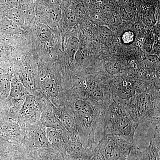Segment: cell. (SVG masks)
<instances>
[{
    "label": "cell",
    "instance_id": "30",
    "mask_svg": "<svg viewBox=\"0 0 160 160\" xmlns=\"http://www.w3.org/2000/svg\"><path fill=\"white\" fill-rule=\"evenodd\" d=\"M73 11L76 15L78 17H80L82 14V8L81 6L78 4H75L73 6Z\"/></svg>",
    "mask_w": 160,
    "mask_h": 160
},
{
    "label": "cell",
    "instance_id": "10",
    "mask_svg": "<svg viewBox=\"0 0 160 160\" xmlns=\"http://www.w3.org/2000/svg\"><path fill=\"white\" fill-rule=\"evenodd\" d=\"M26 96V88L16 77L12 78L11 89L9 96L16 105H22Z\"/></svg>",
    "mask_w": 160,
    "mask_h": 160
},
{
    "label": "cell",
    "instance_id": "27",
    "mask_svg": "<svg viewBox=\"0 0 160 160\" xmlns=\"http://www.w3.org/2000/svg\"><path fill=\"white\" fill-rule=\"evenodd\" d=\"M122 20L120 14L117 12H112L109 16V23L113 26H119L122 24Z\"/></svg>",
    "mask_w": 160,
    "mask_h": 160
},
{
    "label": "cell",
    "instance_id": "15",
    "mask_svg": "<svg viewBox=\"0 0 160 160\" xmlns=\"http://www.w3.org/2000/svg\"><path fill=\"white\" fill-rule=\"evenodd\" d=\"M12 77L9 72L0 69V99L9 96L11 89Z\"/></svg>",
    "mask_w": 160,
    "mask_h": 160
},
{
    "label": "cell",
    "instance_id": "23",
    "mask_svg": "<svg viewBox=\"0 0 160 160\" xmlns=\"http://www.w3.org/2000/svg\"><path fill=\"white\" fill-rule=\"evenodd\" d=\"M104 67L106 73L110 76H116L119 74L122 69L121 63L117 60L109 61L105 64Z\"/></svg>",
    "mask_w": 160,
    "mask_h": 160
},
{
    "label": "cell",
    "instance_id": "6",
    "mask_svg": "<svg viewBox=\"0 0 160 160\" xmlns=\"http://www.w3.org/2000/svg\"><path fill=\"white\" fill-rule=\"evenodd\" d=\"M145 90L137 87L131 81L122 80L114 83L111 93L113 101L125 107L127 102L135 95Z\"/></svg>",
    "mask_w": 160,
    "mask_h": 160
},
{
    "label": "cell",
    "instance_id": "28",
    "mask_svg": "<svg viewBox=\"0 0 160 160\" xmlns=\"http://www.w3.org/2000/svg\"><path fill=\"white\" fill-rule=\"evenodd\" d=\"M134 37L135 34L133 32L127 31L122 35V40L124 44H129L133 42Z\"/></svg>",
    "mask_w": 160,
    "mask_h": 160
},
{
    "label": "cell",
    "instance_id": "18",
    "mask_svg": "<svg viewBox=\"0 0 160 160\" xmlns=\"http://www.w3.org/2000/svg\"><path fill=\"white\" fill-rule=\"evenodd\" d=\"M12 49L9 45L0 44V68L3 69L8 66L12 55Z\"/></svg>",
    "mask_w": 160,
    "mask_h": 160
},
{
    "label": "cell",
    "instance_id": "29",
    "mask_svg": "<svg viewBox=\"0 0 160 160\" xmlns=\"http://www.w3.org/2000/svg\"><path fill=\"white\" fill-rule=\"evenodd\" d=\"M133 32L138 34H142L145 32L144 26L141 22H137L133 25L132 27Z\"/></svg>",
    "mask_w": 160,
    "mask_h": 160
},
{
    "label": "cell",
    "instance_id": "7",
    "mask_svg": "<svg viewBox=\"0 0 160 160\" xmlns=\"http://www.w3.org/2000/svg\"><path fill=\"white\" fill-rule=\"evenodd\" d=\"M19 31V26L7 18L0 19V44H11Z\"/></svg>",
    "mask_w": 160,
    "mask_h": 160
},
{
    "label": "cell",
    "instance_id": "9",
    "mask_svg": "<svg viewBox=\"0 0 160 160\" xmlns=\"http://www.w3.org/2000/svg\"><path fill=\"white\" fill-rule=\"evenodd\" d=\"M155 132L148 146L142 149L143 160H160V130Z\"/></svg>",
    "mask_w": 160,
    "mask_h": 160
},
{
    "label": "cell",
    "instance_id": "24",
    "mask_svg": "<svg viewBox=\"0 0 160 160\" xmlns=\"http://www.w3.org/2000/svg\"><path fill=\"white\" fill-rule=\"evenodd\" d=\"M2 132L8 137L15 139L19 137L21 131L20 127L16 124H9L3 127Z\"/></svg>",
    "mask_w": 160,
    "mask_h": 160
},
{
    "label": "cell",
    "instance_id": "1",
    "mask_svg": "<svg viewBox=\"0 0 160 160\" xmlns=\"http://www.w3.org/2000/svg\"><path fill=\"white\" fill-rule=\"evenodd\" d=\"M60 101L61 107L74 118L81 142L85 148L92 149L96 129L103 120V113L79 92L64 95Z\"/></svg>",
    "mask_w": 160,
    "mask_h": 160
},
{
    "label": "cell",
    "instance_id": "3",
    "mask_svg": "<svg viewBox=\"0 0 160 160\" xmlns=\"http://www.w3.org/2000/svg\"><path fill=\"white\" fill-rule=\"evenodd\" d=\"M104 132L111 133L128 142L134 143L138 124L133 121L125 107L113 101L103 114Z\"/></svg>",
    "mask_w": 160,
    "mask_h": 160
},
{
    "label": "cell",
    "instance_id": "4",
    "mask_svg": "<svg viewBox=\"0 0 160 160\" xmlns=\"http://www.w3.org/2000/svg\"><path fill=\"white\" fill-rule=\"evenodd\" d=\"M136 144L104 132L102 138L92 147L93 156L90 160H125Z\"/></svg>",
    "mask_w": 160,
    "mask_h": 160
},
{
    "label": "cell",
    "instance_id": "16",
    "mask_svg": "<svg viewBox=\"0 0 160 160\" xmlns=\"http://www.w3.org/2000/svg\"><path fill=\"white\" fill-rule=\"evenodd\" d=\"M19 80L26 89L32 91L36 89V84L33 73L27 67H25L24 69H22L20 71Z\"/></svg>",
    "mask_w": 160,
    "mask_h": 160
},
{
    "label": "cell",
    "instance_id": "20",
    "mask_svg": "<svg viewBox=\"0 0 160 160\" xmlns=\"http://www.w3.org/2000/svg\"><path fill=\"white\" fill-rule=\"evenodd\" d=\"M97 35L99 41L104 45L110 44L113 40L112 32L106 26H101L98 27L97 32Z\"/></svg>",
    "mask_w": 160,
    "mask_h": 160
},
{
    "label": "cell",
    "instance_id": "2",
    "mask_svg": "<svg viewBox=\"0 0 160 160\" xmlns=\"http://www.w3.org/2000/svg\"><path fill=\"white\" fill-rule=\"evenodd\" d=\"M160 105L159 91L150 88L135 95L125 108L136 123H150L155 130L160 129Z\"/></svg>",
    "mask_w": 160,
    "mask_h": 160
},
{
    "label": "cell",
    "instance_id": "5",
    "mask_svg": "<svg viewBox=\"0 0 160 160\" xmlns=\"http://www.w3.org/2000/svg\"><path fill=\"white\" fill-rule=\"evenodd\" d=\"M85 82L82 91L79 92L104 114L106 109L113 102L111 91L96 80H89Z\"/></svg>",
    "mask_w": 160,
    "mask_h": 160
},
{
    "label": "cell",
    "instance_id": "32",
    "mask_svg": "<svg viewBox=\"0 0 160 160\" xmlns=\"http://www.w3.org/2000/svg\"><path fill=\"white\" fill-rule=\"evenodd\" d=\"M4 146H3L2 144V143L0 142V154L2 153V152L4 151Z\"/></svg>",
    "mask_w": 160,
    "mask_h": 160
},
{
    "label": "cell",
    "instance_id": "22",
    "mask_svg": "<svg viewBox=\"0 0 160 160\" xmlns=\"http://www.w3.org/2000/svg\"><path fill=\"white\" fill-rule=\"evenodd\" d=\"M79 46V41L77 38L75 36H71L69 38L66 43V49L68 54L72 58H75Z\"/></svg>",
    "mask_w": 160,
    "mask_h": 160
},
{
    "label": "cell",
    "instance_id": "12",
    "mask_svg": "<svg viewBox=\"0 0 160 160\" xmlns=\"http://www.w3.org/2000/svg\"><path fill=\"white\" fill-rule=\"evenodd\" d=\"M37 34L40 42L45 45L47 49L51 50L53 46V36L50 27L44 23L37 25Z\"/></svg>",
    "mask_w": 160,
    "mask_h": 160
},
{
    "label": "cell",
    "instance_id": "21",
    "mask_svg": "<svg viewBox=\"0 0 160 160\" xmlns=\"http://www.w3.org/2000/svg\"><path fill=\"white\" fill-rule=\"evenodd\" d=\"M6 16L8 19L16 24L19 27L22 26L25 24V18L20 8H12L8 12Z\"/></svg>",
    "mask_w": 160,
    "mask_h": 160
},
{
    "label": "cell",
    "instance_id": "34",
    "mask_svg": "<svg viewBox=\"0 0 160 160\" xmlns=\"http://www.w3.org/2000/svg\"><path fill=\"white\" fill-rule=\"evenodd\" d=\"M1 69V68H0V69Z\"/></svg>",
    "mask_w": 160,
    "mask_h": 160
},
{
    "label": "cell",
    "instance_id": "26",
    "mask_svg": "<svg viewBox=\"0 0 160 160\" xmlns=\"http://www.w3.org/2000/svg\"><path fill=\"white\" fill-rule=\"evenodd\" d=\"M125 160H143L142 149L136 144L132 149L129 156Z\"/></svg>",
    "mask_w": 160,
    "mask_h": 160
},
{
    "label": "cell",
    "instance_id": "31",
    "mask_svg": "<svg viewBox=\"0 0 160 160\" xmlns=\"http://www.w3.org/2000/svg\"><path fill=\"white\" fill-rule=\"evenodd\" d=\"M144 21H145V23L149 26H152L155 22V20L151 16H147L146 17Z\"/></svg>",
    "mask_w": 160,
    "mask_h": 160
},
{
    "label": "cell",
    "instance_id": "17",
    "mask_svg": "<svg viewBox=\"0 0 160 160\" xmlns=\"http://www.w3.org/2000/svg\"><path fill=\"white\" fill-rule=\"evenodd\" d=\"M42 120L44 125L49 129H56L63 133L68 132L53 113L46 112L43 116Z\"/></svg>",
    "mask_w": 160,
    "mask_h": 160
},
{
    "label": "cell",
    "instance_id": "19",
    "mask_svg": "<svg viewBox=\"0 0 160 160\" xmlns=\"http://www.w3.org/2000/svg\"><path fill=\"white\" fill-rule=\"evenodd\" d=\"M32 136L33 142L37 147L44 148L49 146V142L47 133L43 129L35 130Z\"/></svg>",
    "mask_w": 160,
    "mask_h": 160
},
{
    "label": "cell",
    "instance_id": "33",
    "mask_svg": "<svg viewBox=\"0 0 160 160\" xmlns=\"http://www.w3.org/2000/svg\"><path fill=\"white\" fill-rule=\"evenodd\" d=\"M59 160V159H53V160Z\"/></svg>",
    "mask_w": 160,
    "mask_h": 160
},
{
    "label": "cell",
    "instance_id": "14",
    "mask_svg": "<svg viewBox=\"0 0 160 160\" xmlns=\"http://www.w3.org/2000/svg\"><path fill=\"white\" fill-rule=\"evenodd\" d=\"M42 13L46 17L47 25L54 28L58 24L62 17V10L56 6H50L44 8Z\"/></svg>",
    "mask_w": 160,
    "mask_h": 160
},
{
    "label": "cell",
    "instance_id": "11",
    "mask_svg": "<svg viewBox=\"0 0 160 160\" xmlns=\"http://www.w3.org/2000/svg\"><path fill=\"white\" fill-rule=\"evenodd\" d=\"M38 111L37 104L35 98L31 95H27L20 109V114L25 119L33 118Z\"/></svg>",
    "mask_w": 160,
    "mask_h": 160
},
{
    "label": "cell",
    "instance_id": "25",
    "mask_svg": "<svg viewBox=\"0 0 160 160\" xmlns=\"http://www.w3.org/2000/svg\"><path fill=\"white\" fill-rule=\"evenodd\" d=\"M119 14L122 19L125 21H129L134 16V12L131 7L124 6L120 8Z\"/></svg>",
    "mask_w": 160,
    "mask_h": 160
},
{
    "label": "cell",
    "instance_id": "8",
    "mask_svg": "<svg viewBox=\"0 0 160 160\" xmlns=\"http://www.w3.org/2000/svg\"><path fill=\"white\" fill-rule=\"evenodd\" d=\"M53 113L72 136L79 138L74 118L62 107L53 108Z\"/></svg>",
    "mask_w": 160,
    "mask_h": 160
},
{
    "label": "cell",
    "instance_id": "13",
    "mask_svg": "<svg viewBox=\"0 0 160 160\" xmlns=\"http://www.w3.org/2000/svg\"><path fill=\"white\" fill-rule=\"evenodd\" d=\"M40 81L43 90L48 96L52 99L58 96L59 89L54 79L48 75L43 74L40 77Z\"/></svg>",
    "mask_w": 160,
    "mask_h": 160
}]
</instances>
